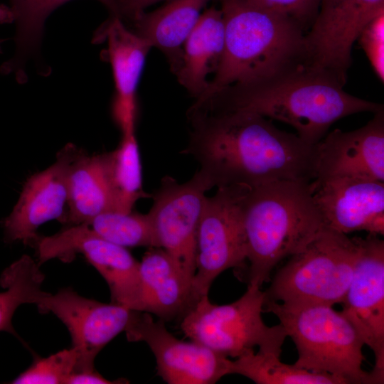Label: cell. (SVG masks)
I'll list each match as a JSON object with an SVG mask.
<instances>
[{
  "instance_id": "cell-7",
  "label": "cell",
  "mask_w": 384,
  "mask_h": 384,
  "mask_svg": "<svg viewBox=\"0 0 384 384\" xmlns=\"http://www.w3.org/2000/svg\"><path fill=\"white\" fill-rule=\"evenodd\" d=\"M264 300L261 287L251 285L228 304H213L203 296L181 319L180 329L190 340L228 358H237L256 346L280 356L287 336L280 324L268 326L264 322Z\"/></svg>"
},
{
  "instance_id": "cell-18",
  "label": "cell",
  "mask_w": 384,
  "mask_h": 384,
  "mask_svg": "<svg viewBox=\"0 0 384 384\" xmlns=\"http://www.w3.org/2000/svg\"><path fill=\"white\" fill-rule=\"evenodd\" d=\"M97 41H107V57L111 64L115 96L112 117L122 134L134 133L137 118V90L146 56L152 48L144 38L129 31L117 16L110 18L99 28Z\"/></svg>"
},
{
  "instance_id": "cell-17",
  "label": "cell",
  "mask_w": 384,
  "mask_h": 384,
  "mask_svg": "<svg viewBox=\"0 0 384 384\" xmlns=\"http://www.w3.org/2000/svg\"><path fill=\"white\" fill-rule=\"evenodd\" d=\"M365 126L334 129L316 144L315 178L351 177L384 182L383 110Z\"/></svg>"
},
{
  "instance_id": "cell-20",
  "label": "cell",
  "mask_w": 384,
  "mask_h": 384,
  "mask_svg": "<svg viewBox=\"0 0 384 384\" xmlns=\"http://www.w3.org/2000/svg\"><path fill=\"white\" fill-rule=\"evenodd\" d=\"M140 311L164 321L181 319L193 305L191 287L169 255L149 247L139 262Z\"/></svg>"
},
{
  "instance_id": "cell-16",
  "label": "cell",
  "mask_w": 384,
  "mask_h": 384,
  "mask_svg": "<svg viewBox=\"0 0 384 384\" xmlns=\"http://www.w3.org/2000/svg\"><path fill=\"white\" fill-rule=\"evenodd\" d=\"M325 226L343 234H384V182L334 177L310 182Z\"/></svg>"
},
{
  "instance_id": "cell-10",
  "label": "cell",
  "mask_w": 384,
  "mask_h": 384,
  "mask_svg": "<svg viewBox=\"0 0 384 384\" xmlns=\"http://www.w3.org/2000/svg\"><path fill=\"white\" fill-rule=\"evenodd\" d=\"M33 247L39 265L53 258L71 260L75 254H82L107 282L111 302L139 311V262L126 247L103 238L87 224L70 225L50 236L39 235Z\"/></svg>"
},
{
  "instance_id": "cell-22",
  "label": "cell",
  "mask_w": 384,
  "mask_h": 384,
  "mask_svg": "<svg viewBox=\"0 0 384 384\" xmlns=\"http://www.w3.org/2000/svg\"><path fill=\"white\" fill-rule=\"evenodd\" d=\"M224 49V23L221 10H205L186 40L181 65L175 73L178 82L195 100L206 90L208 77L215 74Z\"/></svg>"
},
{
  "instance_id": "cell-8",
  "label": "cell",
  "mask_w": 384,
  "mask_h": 384,
  "mask_svg": "<svg viewBox=\"0 0 384 384\" xmlns=\"http://www.w3.org/2000/svg\"><path fill=\"white\" fill-rule=\"evenodd\" d=\"M248 188L218 187L214 196H206L197 233L196 272L191 282L193 304L208 295L212 283L223 272L247 268L241 203Z\"/></svg>"
},
{
  "instance_id": "cell-28",
  "label": "cell",
  "mask_w": 384,
  "mask_h": 384,
  "mask_svg": "<svg viewBox=\"0 0 384 384\" xmlns=\"http://www.w3.org/2000/svg\"><path fill=\"white\" fill-rule=\"evenodd\" d=\"M78 358V353L73 347L46 358H36L11 383L65 384L68 376L76 370Z\"/></svg>"
},
{
  "instance_id": "cell-24",
  "label": "cell",
  "mask_w": 384,
  "mask_h": 384,
  "mask_svg": "<svg viewBox=\"0 0 384 384\" xmlns=\"http://www.w3.org/2000/svg\"><path fill=\"white\" fill-rule=\"evenodd\" d=\"M232 374L243 375L257 384H346L341 378L287 364L280 356L258 351H249L232 361Z\"/></svg>"
},
{
  "instance_id": "cell-3",
  "label": "cell",
  "mask_w": 384,
  "mask_h": 384,
  "mask_svg": "<svg viewBox=\"0 0 384 384\" xmlns=\"http://www.w3.org/2000/svg\"><path fill=\"white\" fill-rule=\"evenodd\" d=\"M224 49L204 101L232 85L256 82L302 61L305 31L290 17L250 0H219Z\"/></svg>"
},
{
  "instance_id": "cell-5",
  "label": "cell",
  "mask_w": 384,
  "mask_h": 384,
  "mask_svg": "<svg viewBox=\"0 0 384 384\" xmlns=\"http://www.w3.org/2000/svg\"><path fill=\"white\" fill-rule=\"evenodd\" d=\"M263 311L274 314L295 344L297 367L326 373L346 384H380L384 378L365 371V345L355 327L333 306L320 304L287 305L264 302Z\"/></svg>"
},
{
  "instance_id": "cell-31",
  "label": "cell",
  "mask_w": 384,
  "mask_h": 384,
  "mask_svg": "<svg viewBox=\"0 0 384 384\" xmlns=\"http://www.w3.org/2000/svg\"><path fill=\"white\" fill-rule=\"evenodd\" d=\"M163 0H114L117 16L132 22L149 6Z\"/></svg>"
},
{
  "instance_id": "cell-29",
  "label": "cell",
  "mask_w": 384,
  "mask_h": 384,
  "mask_svg": "<svg viewBox=\"0 0 384 384\" xmlns=\"http://www.w3.org/2000/svg\"><path fill=\"white\" fill-rule=\"evenodd\" d=\"M376 75L384 80V14L373 19L358 37Z\"/></svg>"
},
{
  "instance_id": "cell-23",
  "label": "cell",
  "mask_w": 384,
  "mask_h": 384,
  "mask_svg": "<svg viewBox=\"0 0 384 384\" xmlns=\"http://www.w3.org/2000/svg\"><path fill=\"white\" fill-rule=\"evenodd\" d=\"M70 0H9L16 23L15 53L1 67L3 74H14L18 82L26 80L25 64L27 58L39 49L44 23L58 7ZM117 16L114 0H97Z\"/></svg>"
},
{
  "instance_id": "cell-32",
  "label": "cell",
  "mask_w": 384,
  "mask_h": 384,
  "mask_svg": "<svg viewBox=\"0 0 384 384\" xmlns=\"http://www.w3.org/2000/svg\"><path fill=\"white\" fill-rule=\"evenodd\" d=\"M120 380H109L95 370L74 372L68 376L65 384H108L123 383Z\"/></svg>"
},
{
  "instance_id": "cell-9",
  "label": "cell",
  "mask_w": 384,
  "mask_h": 384,
  "mask_svg": "<svg viewBox=\"0 0 384 384\" xmlns=\"http://www.w3.org/2000/svg\"><path fill=\"white\" fill-rule=\"evenodd\" d=\"M210 188L198 171L182 183L166 176L148 213L156 247L169 255L191 289L196 272L198 228L206 192Z\"/></svg>"
},
{
  "instance_id": "cell-19",
  "label": "cell",
  "mask_w": 384,
  "mask_h": 384,
  "mask_svg": "<svg viewBox=\"0 0 384 384\" xmlns=\"http://www.w3.org/2000/svg\"><path fill=\"white\" fill-rule=\"evenodd\" d=\"M111 152L88 155L80 149L68 178V209L60 223L87 224L96 216L114 211Z\"/></svg>"
},
{
  "instance_id": "cell-1",
  "label": "cell",
  "mask_w": 384,
  "mask_h": 384,
  "mask_svg": "<svg viewBox=\"0 0 384 384\" xmlns=\"http://www.w3.org/2000/svg\"><path fill=\"white\" fill-rule=\"evenodd\" d=\"M187 114L191 130L181 153L197 161L211 188L314 179L316 145L271 119L242 110L189 109Z\"/></svg>"
},
{
  "instance_id": "cell-25",
  "label": "cell",
  "mask_w": 384,
  "mask_h": 384,
  "mask_svg": "<svg viewBox=\"0 0 384 384\" xmlns=\"http://www.w3.org/2000/svg\"><path fill=\"white\" fill-rule=\"evenodd\" d=\"M39 265L28 255H23L4 270L0 277V331L17 334L11 320L16 309L23 304H35L43 292L44 276Z\"/></svg>"
},
{
  "instance_id": "cell-27",
  "label": "cell",
  "mask_w": 384,
  "mask_h": 384,
  "mask_svg": "<svg viewBox=\"0 0 384 384\" xmlns=\"http://www.w3.org/2000/svg\"><path fill=\"white\" fill-rule=\"evenodd\" d=\"M88 225L103 238L124 247H156L148 213L108 211L94 218Z\"/></svg>"
},
{
  "instance_id": "cell-15",
  "label": "cell",
  "mask_w": 384,
  "mask_h": 384,
  "mask_svg": "<svg viewBox=\"0 0 384 384\" xmlns=\"http://www.w3.org/2000/svg\"><path fill=\"white\" fill-rule=\"evenodd\" d=\"M79 149L72 143L66 144L51 166L27 179L16 204L3 222L7 242L21 240L33 246L42 224L54 219L61 222L68 201V174Z\"/></svg>"
},
{
  "instance_id": "cell-26",
  "label": "cell",
  "mask_w": 384,
  "mask_h": 384,
  "mask_svg": "<svg viewBox=\"0 0 384 384\" xmlns=\"http://www.w3.org/2000/svg\"><path fill=\"white\" fill-rule=\"evenodd\" d=\"M110 152L114 211L129 213L139 199L148 196L142 188V166L135 133L122 134L118 147Z\"/></svg>"
},
{
  "instance_id": "cell-13",
  "label": "cell",
  "mask_w": 384,
  "mask_h": 384,
  "mask_svg": "<svg viewBox=\"0 0 384 384\" xmlns=\"http://www.w3.org/2000/svg\"><path fill=\"white\" fill-rule=\"evenodd\" d=\"M35 304L42 313H53L67 327L72 347L78 353L76 370H95L100 351L129 324L135 310L79 295L71 288L51 294L43 292Z\"/></svg>"
},
{
  "instance_id": "cell-11",
  "label": "cell",
  "mask_w": 384,
  "mask_h": 384,
  "mask_svg": "<svg viewBox=\"0 0 384 384\" xmlns=\"http://www.w3.org/2000/svg\"><path fill=\"white\" fill-rule=\"evenodd\" d=\"M384 14V0H321L302 44V61L345 84L351 49L364 28Z\"/></svg>"
},
{
  "instance_id": "cell-14",
  "label": "cell",
  "mask_w": 384,
  "mask_h": 384,
  "mask_svg": "<svg viewBox=\"0 0 384 384\" xmlns=\"http://www.w3.org/2000/svg\"><path fill=\"white\" fill-rule=\"evenodd\" d=\"M360 238L353 274L341 304L342 314L373 352V370L384 377V241Z\"/></svg>"
},
{
  "instance_id": "cell-12",
  "label": "cell",
  "mask_w": 384,
  "mask_h": 384,
  "mask_svg": "<svg viewBox=\"0 0 384 384\" xmlns=\"http://www.w3.org/2000/svg\"><path fill=\"white\" fill-rule=\"evenodd\" d=\"M129 341L145 342L156 361L158 375L169 384H213L232 374V360L206 346L183 341L170 333L161 319L134 311L124 331Z\"/></svg>"
},
{
  "instance_id": "cell-6",
  "label": "cell",
  "mask_w": 384,
  "mask_h": 384,
  "mask_svg": "<svg viewBox=\"0 0 384 384\" xmlns=\"http://www.w3.org/2000/svg\"><path fill=\"white\" fill-rule=\"evenodd\" d=\"M360 238L325 227L274 274L264 302L287 305L341 303L351 282Z\"/></svg>"
},
{
  "instance_id": "cell-30",
  "label": "cell",
  "mask_w": 384,
  "mask_h": 384,
  "mask_svg": "<svg viewBox=\"0 0 384 384\" xmlns=\"http://www.w3.org/2000/svg\"><path fill=\"white\" fill-rule=\"evenodd\" d=\"M268 9L286 15L309 29L318 11L321 0H250Z\"/></svg>"
},
{
  "instance_id": "cell-4",
  "label": "cell",
  "mask_w": 384,
  "mask_h": 384,
  "mask_svg": "<svg viewBox=\"0 0 384 384\" xmlns=\"http://www.w3.org/2000/svg\"><path fill=\"white\" fill-rule=\"evenodd\" d=\"M241 210L251 286L261 287L279 262L303 250L326 227L308 181L248 188Z\"/></svg>"
},
{
  "instance_id": "cell-2",
  "label": "cell",
  "mask_w": 384,
  "mask_h": 384,
  "mask_svg": "<svg viewBox=\"0 0 384 384\" xmlns=\"http://www.w3.org/2000/svg\"><path fill=\"white\" fill-rule=\"evenodd\" d=\"M334 75L302 61L267 79L232 85L199 104L208 110L252 112L294 127L306 143L316 145L337 120L383 110V105L355 97Z\"/></svg>"
},
{
  "instance_id": "cell-34",
  "label": "cell",
  "mask_w": 384,
  "mask_h": 384,
  "mask_svg": "<svg viewBox=\"0 0 384 384\" xmlns=\"http://www.w3.org/2000/svg\"><path fill=\"white\" fill-rule=\"evenodd\" d=\"M1 41H0V44H1ZM0 52H1V46H0Z\"/></svg>"
},
{
  "instance_id": "cell-21",
  "label": "cell",
  "mask_w": 384,
  "mask_h": 384,
  "mask_svg": "<svg viewBox=\"0 0 384 384\" xmlns=\"http://www.w3.org/2000/svg\"><path fill=\"white\" fill-rule=\"evenodd\" d=\"M214 0H168L134 21L135 33L160 50L175 74L181 65L183 44L198 23L202 10Z\"/></svg>"
},
{
  "instance_id": "cell-33",
  "label": "cell",
  "mask_w": 384,
  "mask_h": 384,
  "mask_svg": "<svg viewBox=\"0 0 384 384\" xmlns=\"http://www.w3.org/2000/svg\"><path fill=\"white\" fill-rule=\"evenodd\" d=\"M14 22V15L9 6L0 5V24Z\"/></svg>"
}]
</instances>
